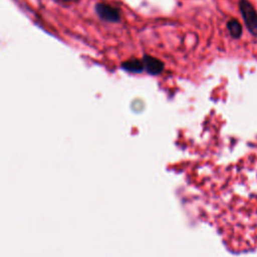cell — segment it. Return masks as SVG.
<instances>
[{
  "label": "cell",
  "mask_w": 257,
  "mask_h": 257,
  "mask_svg": "<svg viewBox=\"0 0 257 257\" xmlns=\"http://www.w3.org/2000/svg\"><path fill=\"white\" fill-rule=\"evenodd\" d=\"M238 6L248 31L257 37V11L255 7L248 0H239Z\"/></svg>",
  "instance_id": "6da1fadb"
},
{
  "label": "cell",
  "mask_w": 257,
  "mask_h": 257,
  "mask_svg": "<svg viewBox=\"0 0 257 257\" xmlns=\"http://www.w3.org/2000/svg\"><path fill=\"white\" fill-rule=\"evenodd\" d=\"M97 16L106 22L117 23L120 21V10L106 3H97L94 7Z\"/></svg>",
  "instance_id": "7a4b0ae2"
},
{
  "label": "cell",
  "mask_w": 257,
  "mask_h": 257,
  "mask_svg": "<svg viewBox=\"0 0 257 257\" xmlns=\"http://www.w3.org/2000/svg\"><path fill=\"white\" fill-rule=\"evenodd\" d=\"M142 61L144 63L145 70L151 75L160 74L165 68L164 62L161 59L149 54H145Z\"/></svg>",
  "instance_id": "3957f363"
},
{
  "label": "cell",
  "mask_w": 257,
  "mask_h": 257,
  "mask_svg": "<svg viewBox=\"0 0 257 257\" xmlns=\"http://www.w3.org/2000/svg\"><path fill=\"white\" fill-rule=\"evenodd\" d=\"M121 68L127 72H133V73H141L145 70L143 61L141 59L135 58V57L123 61L121 63Z\"/></svg>",
  "instance_id": "277c9868"
},
{
  "label": "cell",
  "mask_w": 257,
  "mask_h": 257,
  "mask_svg": "<svg viewBox=\"0 0 257 257\" xmlns=\"http://www.w3.org/2000/svg\"><path fill=\"white\" fill-rule=\"evenodd\" d=\"M227 29L229 31V34L231 35L232 38H235V39H238L242 36V33H243V28H242V25L240 24V22L236 19H230L228 22H227Z\"/></svg>",
  "instance_id": "5b68a950"
},
{
  "label": "cell",
  "mask_w": 257,
  "mask_h": 257,
  "mask_svg": "<svg viewBox=\"0 0 257 257\" xmlns=\"http://www.w3.org/2000/svg\"><path fill=\"white\" fill-rule=\"evenodd\" d=\"M59 3H72V2H78L79 0H54Z\"/></svg>",
  "instance_id": "8992f818"
}]
</instances>
